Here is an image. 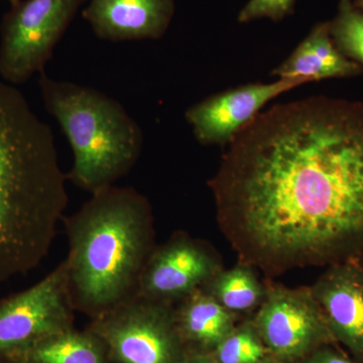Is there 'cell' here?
Instances as JSON below:
<instances>
[{
    "label": "cell",
    "mask_w": 363,
    "mask_h": 363,
    "mask_svg": "<svg viewBox=\"0 0 363 363\" xmlns=\"http://www.w3.org/2000/svg\"><path fill=\"white\" fill-rule=\"evenodd\" d=\"M209 182L245 264H334L363 248V104L312 96L260 112Z\"/></svg>",
    "instance_id": "obj_1"
},
{
    "label": "cell",
    "mask_w": 363,
    "mask_h": 363,
    "mask_svg": "<svg viewBox=\"0 0 363 363\" xmlns=\"http://www.w3.org/2000/svg\"><path fill=\"white\" fill-rule=\"evenodd\" d=\"M51 128L0 80V285L47 257L68 205Z\"/></svg>",
    "instance_id": "obj_2"
},
{
    "label": "cell",
    "mask_w": 363,
    "mask_h": 363,
    "mask_svg": "<svg viewBox=\"0 0 363 363\" xmlns=\"http://www.w3.org/2000/svg\"><path fill=\"white\" fill-rule=\"evenodd\" d=\"M62 221L68 236L64 262L74 310L94 319L135 297L156 247L147 198L133 188L111 186L93 193Z\"/></svg>",
    "instance_id": "obj_3"
},
{
    "label": "cell",
    "mask_w": 363,
    "mask_h": 363,
    "mask_svg": "<svg viewBox=\"0 0 363 363\" xmlns=\"http://www.w3.org/2000/svg\"><path fill=\"white\" fill-rule=\"evenodd\" d=\"M47 111L65 133L74 154L67 179L91 194L130 173L142 154V128L123 105L94 88L39 79Z\"/></svg>",
    "instance_id": "obj_4"
},
{
    "label": "cell",
    "mask_w": 363,
    "mask_h": 363,
    "mask_svg": "<svg viewBox=\"0 0 363 363\" xmlns=\"http://www.w3.org/2000/svg\"><path fill=\"white\" fill-rule=\"evenodd\" d=\"M104 345L109 363H185L174 304L135 296L94 318L87 329Z\"/></svg>",
    "instance_id": "obj_5"
},
{
    "label": "cell",
    "mask_w": 363,
    "mask_h": 363,
    "mask_svg": "<svg viewBox=\"0 0 363 363\" xmlns=\"http://www.w3.org/2000/svg\"><path fill=\"white\" fill-rule=\"evenodd\" d=\"M88 0H18L0 25V77L11 85L42 73Z\"/></svg>",
    "instance_id": "obj_6"
},
{
    "label": "cell",
    "mask_w": 363,
    "mask_h": 363,
    "mask_svg": "<svg viewBox=\"0 0 363 363\" xmlns=\"http://www.w3.org/2000/svg\"><path fill=\"white\" fill-rule=\"evenodd\" d=\"M267 350L281 362H295L334 340L311 288L267 286L253 319Z\"/></svg>",
    "instance_id": "obj_7"
},
{
    "label": "cell",
    "mask_w": 363,
    "mask_h": 363,
    "mask_svg": "<svg viewBox=\"0 0 363 363\" xmlns=\"http://www.w3.org/2000/svg\"><path fill=\"white\" fill-rule=\"evenodd\" d=\"M65 262L35 285L0 302V357L74 328Z\"/></svg>",
    "instance_id": "obj_8"
},
{
    "label": "cell",
    "mask_w": 363,
    "mask_h": 363,
    "mask_svg": "<svg viewBox=\"0 0 363 363\" xmlns=\"http://www.w3.org/2000/svg\"><path fill=\"white\" fill-rule=\"evenodd\" d=\"M221 269L220 259L208 245L187 234L178 233L152 250L135 296L176 304L202 288Z\"/></svg>",
    "instance_id": "obj_9"
},
{
    "label": "cell",
    "mask_w": 363,
    "mask_h": 363,
    "mask_svg": "<svg viewBox=\"0 0 363 363\" xmlns=\"http://www.w3.org/2000/svg\"><path fill=\"white\" fill-rule=\"evenodd\" d=\"M310 82L313 81L307 77L278 78L223 91L189 107L186 121L201 145L225 147L269 101Z\"/></svg>",
    "instance_id": "obj_10"
},
{
    "label": "cell",
    "mask_w": 363,
    "mask_h": 363,
    "mask_svg": "<svg viewBox=\"0 0 363 363\" xmlns=\"http://www.w3.org/2000/svg\"><path fill=\"white\" fill-rule=\"evenodd\" d=\"M334 338L363 363V264L357 257L334 262L311 286Z\"/></svg>",
    "instance_id": "obj_11"
},
{
    "label": "cell",
    "mask_w": 363,
    "mask_h": 363,
    "mask_svg": "<svg viewBox=\"0 0 363 363\" xmlns=\"http://www.w3.org/2000/svg\"><path fill=\"white\" fill-rule=\"evenodd\" d=\"M175 0H88L83 18L99 39L159 40L175 16Z\"/></svg>",
    "instance_id": "obj_12"
},
{
    "label": "cell",
    "mask_w": 363,
    "mask_h": 363,
    "mask_svg": "<svg viewBox=\"0 0 363 363\" xmlns=\"http://www.w3.org/2000/svg\"><path fill=\"white\" fill-rule=\"evenodd\" d=\"M363 68L343 56L332 40L329 21L317 23L292 54L271 75L277 78L307 77L315 81L362 75Z\"/></svg>",
    "instance_id": "obj_13"
},
{
    "label": "cell",
    "mask_w": 363,
    "mask_h": 363,
    "mask_svg": "<svg viewBox=\"0 0 363 363\" xmlns=\"http://www.w3.org/2000/svg\"><path fill=\"white\" fill-rule=\"evenodd\" d=\"M174 310L184 342L203 350H215L235 328V314L222 307L202 288L174 304Z\"/></svg>",
    "instance_id": "obj_14"
},
{
    "label": "cell",
    "mask_w": 363,
    "mask_h": 363,
    "mask_svg": "<svg viewBox=\"0 0 363 363\" xmlns=\"http://www.w3.org/2000/svg\"><path fill=\"white\" fill-rule=\"evenodd\" d=\"M6 357L18 363H109L104 345L91 332L74 328L40 339Z\"/></svg>",
    "instance_id": "obj_15"
},
{
    "label": "cell",
    "mask_w": 363,
    "mask_h": 363,
    "mask_svg": "<svg viewBox=\"0 0 363 363\" xmlns=\"http://www.w3.org/2000/svg\"><path fill=\"white\" fill-rule=\"evenodd\" d=\"M202 289L233 314L259 307L267 293V286L245 262L226 271L222 269Z\"/></svg>",
    "instance_id": "obj_16"
},
{
    "label": "cell",
    "mask_w": 363,
    "mask_h": 363,
    "mask_svg": "<svg viewBox=\"0 0 363 363\" xmlns=\"http://www.w3.org/2000/svg\"><path fill=\"white\" fill-rule=\"evenodd\" d=\"M329 28L339 52L363 68V11L353 0H338L337 13L329 21Z\"/></svg>",
    "instance_id": "obj_17"
},
{
    "label": "cell",
    "mask_w": 363,
    "mask_h": 363,
    "mask_svg": "<svg viewBox=\"0 0 363 363\" xmlns=\"http://www.w3.org/2000/svg\"><path fill=\"white\" fill-rule=\"evenodd\" d=\"M267 350L253 322L234 328L214 350L216 363H260Z\"/></svg>",
    "instance_id": "obj_18"
},
{
    "label": "cell",
    "mask_w": 363,
    "mask_h": 363,
    "mask_svg": "<svg viewBox=\"0 0 363 363\" xmlns=\"http://www.w3.org/2000/svg\"><path fill=\"white\" fill-rule=\"evenodd\" d=\"M296 0H248L238 14L240 23H252L257 20L281 21L292 16Z\"/></svg>",
    "instance_id": "obj_19"
},
{
    "label": "cell",
    "mask_w": 363,
    "mask_h": 363,
    "mask_svg": "<svg viewBox=\"0 0 363 363\" xmlns=\"http://www.w3.org/2000/svg\"><path fill=\"white\" fill-rule=\"evenodd\" d=\"M303 363H355L350 358L344 357L337 351L329 347H319L313 351Z\"/></svg>",
    "instance_id": "obj_20"
},
{
    "label": "cell",
    "mask_w": 363,
    "mask_h": 363,
    "mask_svg": "<svg viewBox=\"0 0 363 363\" xmlns=\"http://www.w3.org/2000/svg\"><path fill=\"white\" fill-rule=\"evenodd\" d=\"M185 363H216L215 360H210L209 358L204 357H196L192 359H189Z\"/></svg>",
    "instance_id": "obj_21"
},
{
    "label": "cell",
    "mask_w": 363,
    "mask_h": 363,
    "mask_svg": "<svg viewBox=\"0 0 363 363\" xmlns=\"http://www.w3.org/2000/svg\"><path fill=\"white\" fill-rule=\"evenodd\" d=\"M0 363H18L11 359V358L6 357H0Z\"/></svg>",
    "instance_id": "obj_22"
},
{
    "label": "cell",
    "mask_w": 363,
    "mask_h": 363,
    "mask_svg": "<svg viewBox=\"0 0 363 363\" xmlns=\"http://www.w3.org/2000/svg\"><path fill=\"white\" fill-rule=\"evenodd\" d=\"M355 6L358 7V9H362L363 11V0H353Z\"/></svg>",
    "instance_id": "obj_23"
},
{
    "label": "cell",
    "mask_w": 363,
    "mask_h": 363,
    "mask_svg": "<svg viewBox=\"0 0 363 363\" xmlns=\"http://www.w3.org/2000/svg\"><path fill=\"white\" fill-rule=\"evenodd\" d=\"M260 363H281V362H279L278 360L269 359V358H264V359L262 360V362Z\"/></svg>",
    "instance_id": "obj_24"
},
{
    "label": "cell",
    "mask_w": 363,
    "mask_h": 363,
    "mask_svg": "<svg viewBox=\"0 0 363 363\" xmlns=\"http://www.w3.org/2000/svg\"><path fill=\"white\" fill-rule=\"evenodd\" d=\"M9 2V4H13L14 2L18 1V0H7Z\"/></svg>",
    "instance_id": "obj_25"
},
{
    "label": "cell",
    "mask_w": 363,
    "mask_h": 363,
    "mask_svg": "<svg viewBox=\"0 0 363 363\" xmlns=\"http://www.w3.org/2000/svg\"><path fill=\"white\" fill-rule=\"evenodd\" d=\"M362 252H363V248H362Z\"/></svg>",
    "instance_id": "obj_26"
}]
</instances>
